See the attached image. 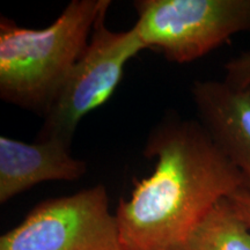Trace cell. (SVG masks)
<instances>
[{
    "instance_id": "cell-6",
    "label": "cell",
    "mask_w": 250,
    "mask_h": 250,
    "mask_svg": "<svg viewBox=\"0 0 250 250\" xmlns=\"http://www.w3.org/2000/svg\"><path fill=\"white\" fill-rule=\"evenodd\" d=\"M191 96L198 122L250 191V88H236L225 80H197Z\"/></svg>"
},
{
    "instance_id": "cell-2",
    "label": "cell",
    "mask_w": 250,
    "mask_h": 250,
    "mask_svg": "<svg viewBox=\"0 0 250 250\" xmlns=\"http://www.w3.org/2000/svg\"><path fill=\"white\" fill-rule=\"evenodd\" d=\"M110 5V0H72L42 29L20 27L1 17V100L44 116Z\"/></svg>"
},
{
    "instance_id": "cell-10",
    "label": "cell",
    "mask_w": 250,
    "mask_h": 250,
    "mask_svg": "<svg viewBox=\"0 0 250 250\" xmlns=\"http://www.w3.org/2000/svg\"><path fill=\"white\" fill-rule=\"evenodd\" d=\"M230 202L235 206L240 215L250 227V191L241 189L229 197Z\"/></svg>"
},
{
    "instance_id": "cell-5",
    "label": "cell",
    "mask_w": 250,
    "mask_h": 250,
    "mask_svg": "<svg viewBox=\"0 0 250 250\" xmlns=\"http://www.w3.org/2000/svg\"><path fill=\"white\" fill-rule=\"evenodd\" d=\"M0 250H124L104 187L37 204L0 237Z\"/></svg>"
},
{
    "instance_id": "cell-3",
    "label": "cell",
    "mask_w": 250,
    "mask_h": 250,
    "mask_svg": "<svg viewBox=\"0 0 250 250\" xmlns=\"http://www.w3.org/2000/svg\"><path fill=\"white\" fill-rule=\"evenodd\" d=\"M133 24L146 49L190 62L250 31V0H138Z\"/></svg>"
},
{
    "instance_id": "cell-4",
    "label": "cell",
    "mask_w": 250,
    "mask_h": 250,
    "mask_svg": "<svg viewBox=\"0 0 250 250\" xmlns=\"http://www.w3.org/2000/svg\"><path fill=\"white\" fill-rule=\"evenodd\" d=\"M105 18L107 14L98 21L88 45L43 116L36 140H58L71 146L81 120L111 98L127 62L146 49L133 27L110 30Z\"/></svg>"
},
{
    "instance_id": "cell-9",
    "label": "cell",
    "mask_w": 250,
    "mask_h": 250,
    "mask_svg": "<svg viewBox=\"0 0 250 250\" xmlns=\"http://www.w3.org/2000/svg\"><path fill=\"white\" fill-rule=\"evenodd\" d=\"M225 81L240 89L250 88V51L230 59L225 66Z\"/></svg>"
},
{
    "instance_id": "cell-8",
    "label": "cell",
    "mask_w": 250,
    "mask_h": 250,
    "mask_svg": "<svg viewBox=\"0 0 250 250\" xmlns=\"http://www.w3.org/2000/svg\"><path fill=\"white\" fill-rule=\"evenodd\" d=\"M186 250H250V227L229 198L221 199L193 229Z\"/></svg>"
},
{
    "instance_id": "cell-1",
    "label": "cell",
    "mask_w": 250,
    "mask_h": 250,
    "mask_svg": "<svg viewBox=\"0 0 250 250\" xmlns=\"http://www.w3.org/2000/svg\"><path fill=\"white\" fill-rule=\"evenodd\" d=\"M144 155L155 158L148 177L133 181L115 212L124 250H186L193 229L245 180L198 121L168 117L149 133Z\"/></svg>"
},
{
    "instance_id": "cell-7",
    "label": "cell",
    "mask_w": 250,
    "mask_h": 250,
    "mask_svg": "<svg viewBox=\"0 0 250 250\" xmlns=\"http://www.w3.org/2000/svg\"><path fill=\"white\" fill-rule=\"evenodd\" d=\"M70 148L58 140L24 143L0 137V203L5 204L36 184L81 179L87 165L74 158Z\"/></svg>"
}]
</instances>
